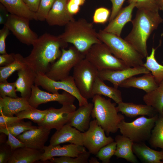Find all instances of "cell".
Returning a JSON list of instances; mask_svg holds the SVG:
<instances>
[{"instance_id":"obj_6","label":"cell","mask_w":163,"mask_h":163,"mask_svg":"<svg viewBox=\"0 0 163 163\" xmlns=\"http://www.w3.org/2000/svg\"><path fill=\"white\" fill-rule=\"evenodd\" d=\"M85 58L98 71L118 70L130 67L123 61L115 56L108 46L103 43L93 45L85 54Z\"/></svg>"},{"instance_id":"obj_34","label":"cell","mask_w":163,"mask_h":163,"mask_svg":"<svg viewBox=\"0 0 163 163\" xmlns=\"http://www.w3.org/2000/svg\"><path fill=\"white\" fill-rule=\"evenodd\" d=\"M148 141L152 147L163 149V117L159 115Z\"/></svg>"},{"instance_id":"obj_23","label":"cell","mask_w":163,"mask_h":163,"mask_svg":"<svg viewBox=\"0 0 163 163\" xmlns=\"http://www.w3.org/2000/svg\"><path fill=\"white\" fill-rule=\"evenodd\" d=\"M93 103L79 106L74 112L69 123L72 126L82 132H85L89 128Z\"/></svg>"},{"instance_id":"obj_10","label":"cell","mask_w":163,"mask_h":163,"mask_svg":"<svg viewBox=\"0 0 163 163\" xmlns=\"http://www.w3.org/2000/svg\"><path fill=\"white\" fill-rule=\"evenodd\" d=\"M34 84L52 93H58L59 90H62L74 96L78 101L79 106L88 103V100L80 93L72 76L69 75L61 80L55 81L48 78L45 73L38 72H37Z\"/></svg>"},{"instance_id":"obj_32","label":"cell","mask_w":163,"mask_h":163,"mask_svg":"<svg viewBox=\"0 0 163 163\" xmlns=\"http://www.w3.org/2000/svg\"><path fill=\"white\" fill-rule=\"evenodd\" d=\"M24 57L20 54H15L14 61L11 64L0 67V82L7 81V79L14 72L27 66Z\"/></svg>"},{"instance_id":"obj_53","label":"cell","mask_w":163,"mask_h":163,"mask_svg":"<svg viewBox=\"0 0 163 163\" xmlns=\"http://www.w3.org/2000/svg\"><path fill=\"white\" fill-rule=\"evenodd\" d=\"M159 10L163 11V0H155Z\"/></svg>"},{"instance_id":"obj_7","label":"cell","mask_w":163,"mask_h":163,"mask_svg":"<svg viewBox=\"0 0 163 163\" xmlns=\"http://www.w3.org/2000/svg\"><path fill=\"white\" fill-rule=\"evenodd\" d=\"M158 116L147 118L142 116L130 122L124 120L119 123L117 127L122 135L134 143L145 142L149 140Z\"/></svg>"},{"instance_id":"obj_14","label":"cell","mask_w":163,"mask_h":163,"mask_svg":"<svg viewBox=\"0 0 163 163\" xmlns=\"http://www.w3.org/2000/svg\"><path fill=\"white\" fill-rule=\"evenodd\" d=\"M75 98L66 91L61 94L50 93L40 90L38 86L34 84L32 87L28 101L31 107L37 108L41 104L52 101H57L62 105L73 104Z\"/></svg>"},{"instance_id":"obj_15","label":"cell","mask_w":163,"mask_h":163,"mask_svg":"<svg viewBox=\"0 0 163 163\" xmlns=\"http://www.w3.org/2000/svg\"><path fill=\"white\" fill-rule=\"evenodd\" d=\"M151 73L146 67L141 66L129 67L118 70H104L98 71V76L103 81L111 83L118 88L124 81L133 76L141 74Z\"/></svg>"},{"instance_id":"obj_29","label":"cell","mask_w":163,"mask_h":163,"mask_svg":"<svg viewBox=\"0 0 163 163\" xmlns=\"http://www.w3.org/2000/svg\"><path fill=\"white\" fill-rule=\"evenodd\" d=\"M10 14L36 20L35 13L31 11L22 0H0Z\"/></svg>"},{"instance_id":"obj_1","label":"cell","mask_w":163,"mask_h":163,"mask_svg":"<svg viewBox=\"0 0 163 163\" xmlns=\"http://www.w3.org/2000/svg\"><path fill=\"white\" fill-rule=\"evenodd\" d=\"M30 54L24 57L27 65L36 73L45 74L51 66L62 54V49L68 46L58 36L45 33L38 37L32 45Z\"/></svg>"},{"instance_id":"obj_16","label":"cell","mask_w":163,"mask_h":163,"mask_svg":"<svg viewBox=\"0 0 163 163\" xmlns=\"http://www.w3.org/2000/svg\"><path fill=\"white\" fill-rule=\"evenodd\" d=\"M51 130L38 126L36 128L25 132L16 137L24 143L25 146L39 150H43Z\"/></svg>"},{"instance_id":"obj_52","label":"cell","mask_w":163,"mask_h":163,"mask_svg":"<svg viewBox=\"0 0 163 163\" xmlns=\"http://www.w3.org/2000/svg\"><path fill=\"white\" fill-rule=\"evenodd\" d=\"M79 6L83 5L85 3V0H69Z\"/></svg>"},{"instance_id":"obj_39","label":"cell","mask_w":163,"mask_h":163,"mask_svg":"<svg viewBox=\"0 0 163 163\" xmlns=\"http://www.w3.org/2000/svg\"><path fill=\"white\" fill-rule=\"evenodd\" d=\"M56 0H40L37 11L35 13L36 20L45 21Z\"/></svg>"},{"instance_id":"obj_5","label":"cell","mask_w":163,"mask_h":163,"mask_svg":"<svg viewBox=\"0 0 163 163\" xmlns=\"http://www.w3.org/2000/svg\"><path fill=\"white\" fill-rule=\"evenodd\" d=\"M97 35L100 40L108 46L111 53L128 66H143L144 58L124 39L103 30H99Z\"/></svg>"},{"instance_id":"obj_24","label":"cell","mask_w":163,"mask_h":163,"mask_svg":"<svg viewBox=\"0 0 163 163\" xmlns=\"http://www.w3.org/2000/svg\"><path fill=\"white\" fill-rule=\"evenodd\" d=\"M117 108L118 112H121L126 117L131 118L139 115L152 117L158 115L152 107L146 104H136L123 101L118 104Z\"/></svg>"},{"instance_id":"obj_22","label":"cell","mask_w":163,"mask_h":163,"mask_svg":"<svg viewBox=\"0 0 163 163\" xmlns=\"http://www.w3.org/2000/svg\"><path fill=\"white\" fill-rule=\"evenodd\" d=\"M135 7V4L132 3L122 8L115 18L109 22L103 30L120 37L124 26L127 22L132 21V13Z\"/></svg>"},{"instance_id":"obj_50","label":"cell","mask_w":163,"mask_h":163,"mask_svg":"<svg viewBox=\"0 0 163 163\" xmlns=\"http://www.w3.org/2000/svg\"><path fill=\"white\" fill-rule=\"evenodd\" d=\"M0 24L4 25L9 14L6 8L2 4L0 6Z\"/></svg>"},{"instance_id":"obj_9","label":"cell","mask_w":163,"mask_h":163,"mask_svg":"<svg viewBox=\"0 0 163 163\" xmlns=\"http://www.w3.org/2000/svg\"><path fill=\"white\" fill-rule=\"evenodd\" d=\"M98 71L85 58L73 68L72 77L82 95L88 99L92 98L93 87L98 77Z\"/></svg>"},{"instance_id":"obj_8","label":"cell","mask_w":163,"mask_h":163,"mask_svg":"<svg viewBox=\"0 0 163 163\" xmlns=\"http://www.w3.org/2000/svg\"><path fill=\"white\" fill-rule=\"evenodd\" d=\"M61 50L60 57L50 66L45 74L55 81L61 80L69 76L72 69L85 58V55L74 46L68 50L62 48Z\"/></svg>"},{"instance_id":"obj_30","label":"cell","mask_w":163,"mask_h":163,"mask_svg":"<svg viewBox=\"0 0 163 163\" xmlns=\"http://www.w3.org/2000/svg\"><path fill=\"white\" fill-rule=\"evenodd\" d=\"M92 93L95 95H103L113 100L117 104L123 101L122 94L118 88L107 85L98 76L94 84Z\"/></svg>"},{"instance_id":"obj_51","label":"cell","mask_w":163,"mask_h":163,"mask_svg":"<svg viewBox=\"0 0 163 163\" xmlns=\"http://www.w3.org/2000/svg\"><path fill=\"white\" fill-rule=\"evenodd\" d=\"M67 7L69 12L72 15L77 13L80 10V6L70 0L67 3Z\"/></svg>"},{"instance_id":"obj_4","label":"cell","mask_w":163,"mask_h":163,"mask_svg":"<svg viewBox=\"0 0 163 163\" xmlns=\"http://www.w3.org/2000/svg\"><path fill=\"white\" fill-rule=\"evenodd\" d=\"M92 98L94 106L91 117L96 120L107 136L116 133L119 129L118 124L125 120L123 115L118 113L117 104L112 103L110 98L106 99L101 95H94Z\"/></svg>"},{"instance_id":"obj_36","label":"cell","mask_w":163,"mask_h":163,"mask_svg":"<svg viewBox=\"0 0 163 163\" xmlns=\"http://www.w3.org/2000/svg\"><path fill=\"white\" fill-rule=\"evenodd\" d=\"M91 153L86 150L77 157L60 156L53 157L49 160L52 163H88Z\"/></svg>"},{"instance_id":"obj_47","label":"cell","mask_w":163,"mask_h":163,"mask_svg":"<svg viewBox=\"0 0 163 163\" xmlns=\"http://www.w3.org/2000/svg\"><path fill=\"white\" fill-rule=\"evenodd\" d=\"M112 3V9L109 21L110 22L113 19L122 8L125 0H110Z\"/></svg>"},{"instance_id":"obj_44","label":"cell","mask_w":163,"mask_h":163,"mask_svg":"<svg viewBox=\"0 0 163 163\" xmlns=\"http://www.w3.org/2000/svg\"><path fill=\"white\" fill-rule=\"evenodd\" d=\"M13 151L10 147L6 143L0 147V163H8Z\"/></svg>"},{"instance_id":"obj_11","label":"cell","mask_w":163,"mask_h":163,"mask_svg":"<svg viewBox=\"0 0 163 163\" xmlns=\"http://www.w3.org/2000/svg\"><path fill=\"white\" fill-rule=\"evenodd\" d=\"M29 19L9 14L4 25H5L22 43L33 45L38 37L30 28Z\"/></svg>"},{"instance_id":"obj_17","label":"cell","mask_w":163,"mask_h":163,"mask_svg":"<svg viewBox=\"0 0 163 163\" xmlns=\"http://www.w3.org/2000/svg\"><path fill=\"white\" fill-rule=\"evenodd\" d=\"M49 145H56L66 142L83 146V132L67 123L56 130L51 136Z\"/></svg>"},{"instance_id":"obj_41","label":"cell","mask_w":163,"mask_h":163,"mask_svg":"<svg viewBox=\"0 0 163 163\" xmlns=\"http://www.w3.org/2000/svg\"><path fill=\"white\" fill-rule=\"evenodd\" d=\"M129 4L133 3L136 7L152 11H159V9L155 0H128Z\"/></svg>"},{"instance_id":"obj_3","label":"cell","mask_w":163,"mask_h":163,"mask_svg":"<svg viewBox=\"0 0 163 163\" xmlns=\"http://www.w3.org/2000/svg\"><path fill=\"white\" fill-rule=\"evenodd\" d=\"M58 36L64 42L73 44L85 56L93 45L102 43L93 24L83 18L69 22L64 32Z\"/></svg>"},{"instance_id":"obj_25","label":"cell","mask_w":163,"mask_h":163,"mask_svg":"<svg viewBox=\"0 0 163 163\" xmlns=\"http://www.w3.org/2000/svg\"><path fill=\"white\" fill-rule=\"evenodd\" d=\"M133 151L142 162L163 163V149L157 151L148 147L145 142L134 143Z\"/></svg>"},{"instance_id":"obj_18","label":"cell","mask_w":163,"mask_h":163,"mask_svg":"<svg viewBox=\"0 0 163 163\" xmlns=\"http://www.w3.org/2000/svg\"><path fill=\"white\" fill-rule=\"evenodd\" d=\"M67 3L64 0H56L46 20L49 25L65 26L75 20L67 9Z\"/></svg>"},{"instance_id":"obj_42","label":"cell","mask_w":163,"mask_h":163,"mask_svg":"<svg viewBox=\"0 0 163 163\" xmlns=\"http://www.w3.org/2000/svg\"><path fill=\"white\" fill-rule=\"evenodd\" d=\"M110 14V10L104 7H100L95 11L93 16V22L95 23L104 24L109 18Z\"/></svg>"},{"instance_id":"obj_28","label":"cell","mask_w":163,"mask_h":163,"mask_svg":"<svg viewBox=\"0 0 163 163\" xmlns=\"http://www.w3.org/2000/svg\"><path fill=\"white\" fill-rule=\"evenodd\" d=\"M117 148L114 155L118 158H123L132 163L138 162L137 157L133 151L134 142L123 135H117L115 137Z\"/></svg>"},{"instance_id":"obj_12","label":"cell","mask_w":163,"mask_h":163,"mask_svg":"<svg viewBox=\"0 0 163 163\" xmlns=\"http://www.w3.org/2000/svg\"><path fill=\"white\" fill-rule=\"evenodd\" d=\"M105 133L96 120L91 121L89 129L83 133V146L91 153L96 155L101 148L114 141Z\"/></svg>"},{"instance_id":"obj_31","label":"cell","mask_w":163,"mask_h":163,"mask_svg":"<svg viewBox=\"0 0 163 163\" xmlns=\"http://www.w3.org/2000/svg\"><path fill=\"white\" fill-rule=\"evenodd\" d=\"M143 100L146 104L152 107L159 116L163 117V80L155 89L146 93Z\"/></svg>"},{"instance_id":"obj_33","label":"cell","mask_w":163,"mask_h":163,"mask_svg":"<svg viewBox=\"0 0 163 163\" xmlns=\"http://www.w3.org/2000/svg\"><path fill=\"white\" fill-rule=\"evenodd\" d=\"M156 49L152 48L150 55L146 57V61L143 66L147 69L154 76L158 85L163 80V66L159 63L155 56Z\"/></svg>"},{"instance_id":"obj_49","label":"cell","mask_w":163,"mask_h":163,"mask_svg":"<svg viewBox=\"0 0 163 163\" xmlns=\"http://www.w3.org/2000/svg\"><path fill=\"white\" fill-rule=\"evenodd\" d=\"M32 12L36 13L38 9L40 0H22Z\"/></svg>"},{"instance_id":"obj_19","label":"cell","mask_w":163,"mask_h":163,"mask_svg":"<svg viewBox=\"0 0 163 163\" xmlns=\"http://www.w3.org/2000/svg\"><path fill=\"white\" fill-rule=\"evenodd\" d=\"M44 152L40 160L45 161L56 157L69 156L77 157L86 150L84 146L73 144L64 145L61 146L60 145H49L45 146Z\"/></svg>"},{"instance_id":"obj_55","label":"cell","mask_w":163,"mask_h":163,"mask_svg":"<svg viewBox=\"0 0 163 163\" xmlns=\"http://www.w3.org/2000/svg\"><path fill=\"white\" fill-rule=\"evenodd\" d=\"M65 0V1H66V2H68L69 0Z\"/></svg>"},{"instance_id":"obj_26","label":"cell","mask_w":163,"mask_h":163,"mask_svg":"<svg viewBox=\"0 0 163 163\" xmlns=\"http://www.w3.org/2000/svg\"><path fill=\"white\" fill-rule=\"evenodd\" d=\"M151 73H148L140 77H130L123 82L119 87L125 88L133 87L143 90L146 93L152 91L158 86Z\"/></svg>"},{"instance_id":"obj_45","label":"cell","mask_w":163,"mask_h":163,"mask_svg":"<svg viewBox=\"0 0 163 163\" xmlns=\"http://www.w3.org/2000/svg\"><path fill=\"white\" fill-rule=\"evenodd\" d=\"M22 120L16 116H9L4 115L0 116V128H6L13 123Z\"/></svg>"},{"instance_id":"obj_35","label":"cell","mask_w":163,"mask_h":163,"mask_svg":"<svg viewBox=\"0 0 163 163\" xmlns=\"http://www.w3.org/2000/svg\"><path fill=\"white\" fill-rule=\"evenodd\" d=\"M48 109L41 110L37 108L32 109L24 110L16 113L15 115L20 118L28 119L38 124L41 123L46 115Z\"/></svg>"},{"instance_id":"obj_20","label":"cell","mask_w":163,"mask_h":163,"mask_svg":"<svg viewBox=\"0 0 163 163\" xmlns=\"http://www.w3.org/2000/svg\"><path fill=\"white\" fill-rule=\"evenodd\" d=\"M33 108L30 104L28 98L26 97H0V115L13 116L20 112Z\"/></svg>"},{"instance_id":"obj_37","label":"cell","mask_w":163,"mask_h":163,"mask_svg":"<svg viewBox=\"0 0 163 163\" xmlns=\"http://www.w3.org/2000/svg\"><path fill=\"white\" fill-rule=\"evenodd\" d=\"M30 121L25 122L22 119L4 128L15 137L25 132L36 128Z\"/></svg>"},{"instance_id":"obj_27","label":"cell","mask_w":163,"mask_h":163,"mask_svg":"<svg viewBox=\"0 0 163 163\" xmlns=\"http://www.w3.org/2000/svg\"><path fill=\"white\" fill-rule=\"evenodd\" d=\"M44 150H39L26 146L14 150L8 163H33L40 160Z\"/></svg>"},{"instance_id":"obj_13","label":"cell","mask_w":163,"mask_h":163,"mask_svg":"<svg viewBox=\"0 0 163 163\" xmlns=\"http://www.w3.org/2000/svg\"><path fill=\"white\" fill-rule=\"evenodd\" d=\"M48 109L44 119L38 125L50 129H55L58 130L69 123L76 110V107L72 104L62 105L59 109L50 107Z\"/></svg>"},{"instance_id":"obj_46","label":"cell","mask_w":163,"mask_h":163,"mask_svg":"<svg viewBox=\"0 0 163 163\" xmlns=\"http://www.w3.org/2000/svg\"><path fill=\"white\" fill-rule=\"evenodd\" d=\"M10 30L5 25L0 30V53L1 54L6 53L5 46V40L8 35Z\"/></svg>"},{"instance_id":"obj_54","label":"cell","mask_w":163,"mask_h":163,"mask_svg":"<svg viewBox=\"0 0 163 163\" xmlns=\"http://www.w3.org/2000/svg\"><path fill=\"white\" fill-rule=\"evenodd\" d=\"M88 162L90 163H99L98 161L96 158L91 157L88 159Z\"/></svg>"},{"instance_id":"obj_21","label":"cell","mask_w":163,"mask_h":163,"mask_svg":"<svg viewBox=\"0 0 163 163\" xmlns=\"http://www.w3.org/2000/svg\"><path fill=\"white\" fill-rule=\"evenodd\" d=\"M18 72V77L15 82L16 91L20 93L21 97L29 98L37 73L27 65Z\"/></svg>"},{"instance_id":"obj_43","label":"cell","mask_w":163,"mask_h":163,"mask_svg":"<svg viewBox=\"0 0 163 163\" xmlns=\"http://www.w3.org/2000/svg\"><path fill=\"white\" fill-rule=\"evenodd\" d=\"M0 132L8 136L6 143L10 147L13 151L18 148L25 146L24 143L4 128H0Z\"/></svg>"},{"instance_id":"obj_2","label":"cell","mask_w":163,"mask_h":163,"mask_svg":"<svg viewBox=\"0 0 163 163\" xmlns=\"http://www.w3.org/2000/svg\"><path fill=\"white\" fill-rule=\"evenodd\" d=\"M158 11L138 9L135 18L131 21L132 29L124 38L144 58L148 56V39L163 21Z\"/></svg>"},{"instance_id":"obj_38","label":"cell","mask_w":163,"mask_h":163,"mask_svg":"<svg viewBox=\"0 0 163 163\" xmlns=\"http://www.w3.org/2000/svg\"><path fill=\"white\" fill-rule=\"evenodd\" d=\"M116 148V142L114 141L101 148L96 155V157L103 163H109L114 155Z\"/></svg>"},{"instance_id":"obj_40","label":"cell","mask_w":163,"mask_h":163,"mask_svg":"<svg viewBox=\"0 0 163 163\" xmlns=\"http://www.w3.org/2000/svg\"><path fill=\"white\" fill-rule=\"evenodd\" d=\"M15 82L9 83L7 81L0 82V97L8 96L12 98L18 97L16 94Z\"/></svg>"},{"instance_id":"obj_48","label":"cell","mask_w":163,"mask_h":163,"mask_svg":"<svg viewBox=\"0 0 163 163\" xmlns=\"http://www.w3.org/2000/svg\"><path fill=\"white\" fill-rule=\"evenodd\" d=\"M15 54L12 53L2 54L0 55V66H7L13 62L15 59Z\"/></svg>"}]
</instances>
